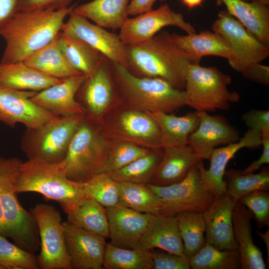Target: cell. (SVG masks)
Listing matches in <instances>:
<instances>
[{
  "label": "cell",
  "instance_id": "6da1fadb",
  "mask_svg": "<svg viewBox=\"0 0 269 269\" xmlns=\"http://www.w3.org/2000/svg\"><path fill=\"white\" fill-rule=\"evenodd\" d=\"M76 6L16 12L0 28L5 43L0 63L23 62L53 41Z\"/></svg>",
  "mask_w": 269,
  "mask_h": 269
},
{
  "label": "cell",
  "instance_id": "7a4b0ae2",
  "mask_svg": "<svg viewBox=\"0 0 269 269\" xmlns=\"http://www.w3.org/2000/svg\"><path fill=\"white\" fill-rule=\"evenodd\" d=\"M128 70L140 77L163 79L184 90L185 77L191 63L183 51L171 40L166 31L144 42L126 45Z\"/></svg>",
  "mask_w": 269,
  "mask_h": 269
},
{
  "label": "cell",
  "instance_id": "3957f363",
  "mask_svg": "<svg viewBox=\"0 0 269 269\" xmlns=\"http://www.w3.org/2000/svg\"><path fill=\"white\" fill-rule=\"evenodd\" d=\"M113 80L122 103L145 112L172 113L186 106L184 90L158 78L140 77L110 61Z\"/></svg>",
  "mask_w": 269,
  "mask_h": 269
},
{
  "label": "cell",
  "instance_id": "277c9868",
  "mask_svg": "<svg viewBox=\"0 0 269 269\" xmlns=\"http://www.w3.org/2000/svg\"><path fill=\"white\" fill-rule=\"evenodd\" d=\"M112 141L100 123L85 113L58 164L69 179L85 182L100 173Z\"/></svg>",
  "mask_w": 269,
  "mask_h": 269
},
{
  "label": "cell",
  "instance_id": "5b68a950",
  "mask_svg": "<svg viewBox=\"0 0 269 269\" xmlns=\"http://www.w3.org/2000/svg\"><path fill=\"white\" fill-rule=\"evenodd\" d=\"M22 161L0 156V203L6 237L23 250L35 253L40 248L39 232L36 220L19 203L15 183Z\"/></svg>",
  "mask_w": 269,
  "mask_h": 269
},
{
  "label": "cell",
  "instance_id": "8992f818",
  "mask_svg": "<svg viewBox=\"0 0 269 269\" xmlns=\"http://www.w3.org/2000/svg\"><path fill=\"white\" fill-rule=\"evenodd\" d=\"M15 190L40 193L57 202L66 213L85 197L82 183L69 179L58 163L37 159L21 162Z\"/></svg>",
  "mask_w": 269,
  "mask_h": 269
},
{
  "label": "cell",
  "instance_id": "52a82bcc",
  "mask_svg": "<svg viewBox=\"0 0 269 269\" xmlns=\"http://www.w3.org/2000/svg\"><path fill=\"white\" fill-rule=\"evenodd\" d=\"M231 77L213 66L190 63L188 67L184 92L186 106L196 111H227L231 103L238 102L240 94L230 91L228 86Z\"/></svg>",
  "mask_w": 269,
  "mask_h": 269
},
{
  "label": "cell",
  "instance_id": "ba28073f",
  "mask_svg": "<svg viewBox=\"0 0 269 269\" xmlns=\"http://www.w3.org/2000/svg\"><path fill=\"white\" fill-rule=\"evenodd\" d=\"M84 115L57 117L38 128L26 129L21 147L28 159L54 163L62 161Z\"/></svg>",
  "mask_w": 269,
  "mask_h": 269
},
{
  "label": "cell",
  "instance_id": "9c48e42d",
  "mask_svg": "<svg viewBox=\"0 0 269 269\" xmlns=\"http://www.w3.org/2000/svg\"><path fill=\"white\" fill-rule=\"evenodd\" d=\"M99 123L112 140L129 142L149 149H162L159 128L146 112L121 103Z\"/></svg>",
  "mask_w": 269,
  "mask_h": 269
},
{
  "label": "cell",
  "instance_id": "30bf717a",
  "mask_svg": "<svg viewBox=\"0 0 269 269\" xmlns=\"http://www.w3.org/2000/svg\"><path fill=\"white\" fill-rule=\"evenodd\" d=\"M199 162L178 183L164 186L147 184L163 201L157 216H176L186 211L203 213L211 205L215 197L202 181Z\"/></svg>",
  "mask_w": 269,
  "mask_h": 269
},
{
  "label": "cell",
  "instance_id": "8fae6325",
  "mask_svg": "<svg viewBox=\"0 0 269 269\" xmlns=\"http://www.w3.org/2000/svg\"><path fill=\"white\" fill-rule=\"evenodd\" d=\"M30 212L36 220L39 232V268L72 269L59 212L51 205L40 203L32 208Z\"/></svg>",
  "mask_w": 269,
  "mask_h": 269
},
{
  "label": "cell",
  "instance_id": "7c38bea8",
  "mask_svg": "<svg viewBox=\"0 0 269 269\" xmlns=\"http://www.w3.org/2000/svg\"><path fill=\"white\" fill-rule=\"evenodd\" d=\"M212 29L228 41L232 53L228 62L237 72L242 73L251 65L261 63L269 56V47L259 41L227 11L219 13Z\"/></svg>",
  "mask_w": 269,
  "mask_h": 269
},
{
  "label": "cell",
  "instance_id": "4fadbf2b",
  "mask_svg": "<svg viewBox=\"0 0 269 269\" xmlns=\"http://www.w3.org/2000/svg\"><path fill=\"white\" fill-rule=\"evenodd\" d=\"M77 97L85 108L86 114L99 122L109 111L122 103L108 58L103 56L94 72L85 77Z\"/></svg>",
  "mask_w": 269,
  "mask_h": 269
},
{
  "label": "cell",
  "instance_id": "5bb4252c",
  "mask_svg": "<svg viewBox=\"0 0 269 269\" xmlns=\"http://www.w3.org/2000/svg\"><path fill=\"white\" fill-rule=\"evenodd\" d=\"M176 26L187 33L195 32L193 26L183 15L172 10L167 3L133 17H128L120 28L119 35L126 45L146 41L164 27Z\"/></svg>",
  "mask_w": 269,
  "mask_h": 269
},
{
  "label": "cell",
  "instance_id": "9a60e30c",
  "mask_svg": "<svg viewBox=\"0 0 269 269\" xmlns=\"http://www.w3.org/2000/svg\"><path fill=\"white\" fill-rule=\"evenodd\" d=\"M61 32L84 41L110 61L128 69L126 45L119 34L90 22L74 9L65 21Z\"/></svg>",
  "mask_w": 269,
  "mask_h": 269
},
{
  "label": "cell",
  "instance_id": "2e32d148",
  "mask_svg": "<svg viewBox=\"0 0 269 269\" xmlns=\"http://www.w3.org/2000/svg\"><path fill=\"white\" fill-rule=\"evenodd\" d=\"M36 93L0 86V121L10 127L21 124L33 129L57 118L31 100Z\"/></svg>",
  "mask_w": 269,
  "mask_h": 269
},
{
  "label": "cell",
  "instance_id": "e0dca14e",
  "mask_svg": "<svg viewBox=\"0 0 269 269\" xmlns=\"http://www.w3.org/2000/svg\"><path fill=\"white\" fill-rule=\"evenodd\" d=\"M66 249L72 269H102L107 243L106 238L63 222Z\"/></svg>",
  "mask_w": 269,
  "mask_h": 269
},
{
  "label": "cell",
  "instance_id": "ac0fdd59",
  "mask_svg": "<svg viewBox=\"0 0 269 269\" xmlns=\"http://www.w3.org/2000/svg\"><path fill=\"white\" fill-rule=\"evenodd\" d=\"M197 112L199 124L189 136L188 145L201 159H209L218 145H226L240 139L239 131L223 116L210 115L204 111Z\"/></svg>",
  "mask_w": 269,
  "mask_h": 269
},
{
  "label": "cell",
  "instance_id": "d6986e66",
  "mask_svg": "<svg viewBox=\"0 0 269 269\" xmlns=\"http://www.w3.org/2000/svg\"><path fill=\"white\" fill-rule=\"evenodd\" d=\"M261 145L262 136L260 133L249 129L238 141L215 148L208 159L210 161L208 169H205L202 160L198 163L203 184L214 197L226 193L224 175L229 160L243 148H254Z\"/></svg>",
  "mask_w": 269,
  "mask_h": 269
},
{
  "label": "cell",
  "instance_id": "ffe728a7",
  "mask_svg": "<svg viewBox=\"0 0 269 269\" xmlns=\"http://www.w3.org/2000/svg\"><path fill=\"white\" fill-rule=\"evenodd\" d=\"M237 200L227 192L214 197L203 213L206 242L221 250H237L234 235L233 212Z\"/></svg>",
  "mask_w": 269,
  "mask_h": 269
},
{
  "label": "cell",
  "instance_id": "44dd1931",
  "mask_svg": "<svg viewBox=\"0 0 269 269\" xmlns=\"http://www.w3.org/2000/svg\"><path fill=\"white\" fill-rule=\"evenodd\" d=\"M111 244L136 249L154 215L117 205L107 208Z\"/></svg>",
  "mask_w": 269,
  "mask_h": 269
},
{
  "label": "cell",
  "instance_id": "7402d4cb",
  "mask_svg": "<svg viewBox=\"0 0 269 269\" xmlns=\"http://www.w3.org/2000/svg\"><path fill=\"white\" fill-rule=\"evenodd\" d=\"M84 79V76L80 75L64 79L37 92L30 99L57 117L84 114L85 108L76 99V94Z\"/></svg>",
  "mask_w": 269,
  "mask_h": 269
},
{
  "label": "cell",
  "instance_id": "603a6c76",
  "mask_svg": "<svg viewBox=\"0 0 269 269\" xmlns=\"http://www.w3.org/2000/svg\"><path fill=\"white\" fill-rule=\"evenodd\" d=\"M170 39L191 63L199 64L202 57L216 56L229 61L232 53L228 41L220 34L208 30L181 35L170 33Z\"/></svg>",
  "mask_w": 269,
  "mask_h": 269
},
{
  "label": "cell",
  "instance_id": "cb8c5ba5",
  "mask_svg": "<svg viewBox=\"0 0 269 269\" xmlns=\"http://www.w3.org/2000/svg\"><path fill=\"white\" fill-rule=\"evenodd\" d=\"M200 160L189 145L163 147L162 158L149 184L164 186L178 183Z\"/></svg>",
  "mask_w": 269,
  "mask_h": 269
},
{
  "label": "cell",
  "instance_id": "d4e9b609",
  "mask_svg": "<svg viewBox=\"0 0 269 269\" xmlns=\"http://www.w3.org/2000/svg\"><path fill=\"white\" fill-rule=\"evenodd\" d=\"M252 218L253 215L247 208L237 201L232 220L241 269H266L267 267L261 250L253 241L251 223Z\"/></svg>",
  "mask_w": 269,
  "mask_h": 269
},
{
  "label": "cell",
  "instance_id": "484cf974",
  "mask_svg": "<svg viewBox=\"0 0 269 269\" xmlns=\"http://www.w3.org/2000/svg\"><path fill=\"white\" fill-rule=\"evenodd\" d=\"M137 248L146 251L160 249L185 256L176 216L153 215Z\"/></svg>",
  "mask_w": 269,
  "mask_h": 269
},
{
  "label": "cell",
  "instance_id": "4316f807",
  "mask_svg": "<svg viewBox=\"0 0 269 269\" xmlns=\"http://www.w3.org/2000/svg\"><path fill=\"white\" fill-rule=\"evenodd\" d=\"M227 11L237 19L259 41L269 47V5L257 0H219Z\"/></svg>",
  "mask_w": 269,
  "mask_h": 269
},
{
  "label": "cell",
  "instance_id": "83f0119b",
  "mask_svg": "<svg viewBox=\"0 0 269 269\" xmlns=\"http://www.w3.org/2000/svg\"><path fill=\"white\" fill-rule=\"evenodd\" d=\"M146 113L154 119L159 128L162 148L188 145L189 136L199 124L197 111L182 116L162 112Z\"/></svg>",
  "mask_w": 269,
  "mask_h": 269
},
{
  "label": "cell",
  "instance_id": "f1b7e54d",
  "mask_svg": "<svg viewBox=\"0 0 269 269\" xmlns=\"http://www.w3.org/2000/svg\"><path fill=\"white\" fill-rule=\"evenodd\" d=\"M63 80L47 76L24 62L0 63V86L20 91L39 92Z\"/></svg>",
  "mask_w": 269,
  "mask_h": 269
},
{
  "label": "cell",
  "instance_id": "f546056e",
  "mask_svg": "<svg viewBox=\"0 0 269 269\" xmlns=\"http://www.w3.org/2000/svg\"><path fill=\"white\" fill-rule=\"evenodd\" d=\"M131 0H92L76 5L74 11L104 28L120 29L128 17Z\"/></svg>",
  "mask_w": 269,
  "mask_h": 269
},
{
  "label": "cell",
  "instance_id": "4dcf8cb0",
  "mask_svg": "<svg viewBox=\"0 0 269 269\" xmlns=\"http://www.w3.org/2000/svg\"><path fill=\"white\" fill-rule=\"evenodd\" d=\"M23 62L47 76L59 79L83 75L67 62L59 46L57 36Z\"/></svg>",
  "mask_w": 269,
  "mask_h": 269
},
{
  "label": "cell",
  "instance_id": "1f68e13d",
  "mask_svg": "<svg viewBox=\"0 0 269 269\" xmlns=\"http://www.w3.org/2000/svg\"><path fill=\"white\" fill-rule=\"evenodd\" d=\"M69 223L89 232L109 238L106 208L92 198L84 197L67 213Z\"/></svg>",
  "mask_w": 269,
  "mask_h": 269
},
{
  "label": "cell",
  "instance_id": "d6a6232c",
  "mask_svg": "<svg viewBox=\"0 0 269 269\" xmlns=\"http://www.w3.org/2000/svg\"><path fill=\"white\" fill-rule=\"evenodd\" d=\"M57 41L69 64L85 77L94 72L103 56L84 41L61 31Z\"/></svg>",
  "mask_w": 269,
  "mask_h": 269
},
{
  "label": "cell",
  "instance_id": "836d02e7",
  "mask_svg": "<svg viewBox=\"0 0 269 269\" xmlns=\"http://www.w3.org/2000/svg\"><path fill=\"white\" fill-rule=\"evenodd\" d=\"M119 183V205L140 213L158 215L163 201L147 184L127 182Z\"/></svg>",
  "mask_w": 269,
  "mask_h": 269
},
{
  "label": "cell",
  "instance_id": "e575fe53",
  "mask_svg": "<svg viewBox=\"0 0 269 269\" xmlns=\"http://www.w3.org/2000/svg\"><path fill=\"white\" fill-rule=\"evenodd\" d=\"M260 171L244 173L234 169L225 171L224 180L226 192L236 200L258 190H269V168L262 167Z\"/></svg>",
  "mask_w": 269,
  "mask_h": 269
},
{
  "label": "cell",
  "instance_id": "d590c367",
  "mask_svg": "<svg viewBox=\"0 0 269 269\" xmlns=\"http://www.w3.org/2000/svg\"><path fill=\"white\" fill-rule=\"evenodd\" d=\"M183 242L184 254L189 259L205 245V223L202 213L186 211L176 215Z\"/></svg>",
  "mask_w": 269,
  "mask_h": 269
},
{
  "label": "cell",
  "instance_id": "8d00e7d4",
  "mask_svg": "<svg viewBox=\"0 0 269 269\" xmlns=\"http://www.w3.org/2000/svg\"><path fill=\"white\" fill-rule=\"evenodd\" d=\"M163 154V148L151 149L123 168L108 173L115 181L149 184Z\"/></svg>",
  "mask_w": 269,
  "mask_h": 269
},
{
  "label": "cell",
  "instance_id": "74e56055",
  "mask_svg": "<svg viewBox=\"0 0 269 269\" xmlns=\"http://www.w3.org/2000/svg\"><path fill=\"white\" fill-rule=\"evenodd\" d=\"M192 269H241L238 250H221L206 242L203 247L189 259Z\"/></svg>",
  "mask_w": 269,
  "mask_h": 269
},
{
  "label": "cell",
  "instance_id": "f35d334b",
  "mask_svg": "<svg viewBox=\"0 0 269 269\" xmlns=\"http://www.w3.org/2000/svg\"><path fill=\"white\" fill-rule=\"evenodd\" d=\"M103 269H152V264L148 251L120 248L107 243Z\"/></svg>",
  "mask_w": 269,
  "mask_h": 269
},
{
  "label": "cell",
  "instance_id": "ab89813d",
  "mask_svg": "<svg viewBox=\"0 0 269 269\" xmlns=\"http://www.w3.org/2000/svg\"><path fill=\"white\" fill-rule=\"evenodd\" d=\"M86 197L93 199L105 208L119 205V183L107 173L100 172L82 182Z\"/></svg>",
  "mask_w": 269,
  "mask_h": 269
},
{
  "label": "cell",
  "instance_id": "60d3db41",
  "mask_svg": "<svg viewBox=\"0 0 269 269\" xmlns=\"http://www.w3.org/2000/svg\"><path fill=\"white\" fill-rule=\"evenodd\" d=\"M150 150L129 142L112 140L100 173H110L121 169Z\"/></svg>",
  "mask_w": 269,
  "mask_h": 269
},
{
  "label": "cell",
  "instance_id": "b9f144b4",
  "mask_svg": "<svg viewBox=\"0 0 269 269\" xmlns=\"http://www.w3.org/2000/svg\"><path fill=\"white\" fill-rule=\"evenodd\" d=\"M0 265L4 269H37L38 256L8 242L0 234Z\"/></svg>",
  "mask_w": 269,
  "mask_h": 269
},
{
  "label": "cell",
  "instance_id": "7bdbcfd3",
  "mask_svg": "<svg viewBox=\"0 0 269 269\" xmlns=\"http://www.w3.org/2000/svg\"><path fill=\"white\" fill-rule=\"evenodd\" d=\"M238 201L251 212L259 229L269 227V191L256 190L243 197Z\"/></svg>",
  "mask_w": 269,
  "mask_h": 269
},
{
  "label": "cell",
  "instance_id": "ee69618b",
  "mask_svg": "<svg viewBox=\"0 0 269 269\" xmlns=\"http://www.w3.org/2000/svg\"><path fill=\"white\" fill-rule=\"evenodd\" d=\"M152 269H190L189 259L186 256L153 249L148 251Z\"/></svg>",
  "mask_w": 269,
  "mask_h": 269
},
{
  "label": "cell",
  "instance_id": "f6af8a7d",
  "mask_svg": "<svg viewBox=\"0 0 269 269\" xmlns=\"http://www.w3.org/2000/svg\"><path fill=\"white\" fill-rule=\"evenodd\" d=\"M242 119L249 129L260 133L261 136L269 135L268 110H251L243 114Z\"/></svg>",
  "mask_w": 269,
  "mask_h": 269
},
{
  "label": "cell",
  "instance_id": "bcb514c9",
  "mask_svg": "<svg viewBox=\"0 0 269 269\" xmlns=\"http://www.w3.org/2000/svg\"><path fill=\"white\" fill-rule=\"evenodd\" d=\"M72 0H20L18 11L37 9H58L68 7Z\"/></svg>",
  "mask_w": 269,
  "mask_h": 269
},
{
  "label": "cell",
  "instance_id": "7dc6e473",
  "mask_svg": "<svg viewBox=\"0 0 269 269\" xmlns=\"http://www.w3.org/2000/svg\"><path fill=\"white\" fill-rule=\"evenodd\" d=\"M242 74L245 78L254 82L264 85H269V66L261 63L251 65Z\"/></svg>",
  "mask_w": 269,
  "mask_h": 269
},
{
  "label": "cell",
  "instance_id": "c3c4849f",
  "mask_svg": "<svg viewBox=\"0 0 269 269\" xmlns=\"http://www.w3.org/2000/svg\"><path fill=\"white\" fill-rule=\"evenodd\" d=\"M262 145L263 147L260 158L254 161L242 171L244 173L254 172L260 170L262 166L269 163V135L262 136Z\"/></svg>",
  "mask_w": 269,
  "mask_h": 269
},
{
  "label": "cell",
  "instance_id": "681fc988",
  "mask_svg": "<svg viewBox=\"0 0 269 269\" xmlns=\"http://www.w3.org/2000/svg\"><path fill=\"white\" fill-rule=\"evenodd\" d=\"M20 0H0V28L17 12Z\"/></svg>",
  "mask_w": 269,
  "mask_h": 269
},
{
  "label": "cell",
  "instance_id": "f907efd6",
  "mask_svg": "<svg viewBox=\"0 0 269 269\" xmlns=\"http://www.w3.org/2000/svg\"><path fill=\"white\" fill-rule=\"evenodd\" d=\"M157 0H131L128 9V15L134 16L152 9Z\"/></svg>",
  "mask_w": 269,
  "mask_h": 269
},
{
  "label": "cell",
  "instance_id": "816d5d0a",
  "mask_svg": "<svg viewBox=\"0 0 269 269\" xmlns=\"http://www.w3.org/2000/svg\"><path fill=\"white\" fill-rule=\"evenodd\" d=\"M257 234L263 239V241L265 242V245L267 248L268 251V266L269 267V230L265 232L262 233L259 231H257Z\"/></svg>",
  "mask_w": 269,
  "mask_h": 269
},
{
  "label": "cell",
  "instance_id": "f5cc1de1",
  "mask_svg": "<svg viewBox=\"0 0 269 269\" xmlns=\"http://www.w3.org/2000/svg\"><path fill=\"white\" fill-rule=\"evenodd\" d=\"M189 9H191L201 4L203 0H181Z\"/></svg>",
  "mask_w": 269,
  "mask_h": 269
},
{
  "label": "cell",
  "instance_id": "db71d44e",
  "mask_svg": "<svg viewBox=\"0 0 269 269\" xmlns=\"http://www.w3.org/2000/svg\"><path fill=\"white\" fill-rule=\"evenodd\" d=\"M0 234L5 237L4 219L0 203Z\"/></svg>",
  "mask_w": 269,
  "mask_h": 269
},
{
  "label": "cell",
  "instance_id": "11a10c76",
  "mask_svg": "<svg viewBox=\"0 0 269 269\" xmlns=\"http://www.w3.org/2000/svg\"><path fill=\"white\" fill-rule=\"evenodd\" d=\"M260 3L269 5V0H257Z\"/></svg>",
  "mask_w": 269,
  "mask_h": 269
},
{
  "label": "cell",
  "instance_id": "9f6ffc18",
  "mask_svg": "<svg viewBox=\"0 0 269 269\" xmlns=\"http://www.w3.org/2000/svg\"><path fill=\"white\" fill-rule=\"evenodd\" d=\"M0 269H4V268L2 266L0 265Z\"/></svg>",
  "mask_w": 269,
  "mask_h": 269
},
{
  "label": "cell",
  "instance_id": "6f0895ef",
  "mask_svg": "<svg viewBox=\"0 0 269 269\" xmlns=\"http://www.w3.org/2000/svg\"><path fill=\"white\" fill-rule=\"evenodd\" d=\"M244 0L248 1H254L256 0Z\"/></svg>",
  "mask_w": 269,
  "mask_h": 269
}]
</instances>
